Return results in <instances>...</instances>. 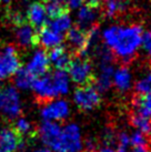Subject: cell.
I'll return each instance as SVG.
<instances>
[{
	"label": "cell",
	"mask_w": 151,
	"mask_h": 152,
	"mask_svg": "<svg viewBox=\"0 0 151 152\" xmlns=\"http://www.w3.org/2000/svg\"><path fill=\"white\" fill-rule=\"evenodd\" d=\"M141 37L142 28L140 25H132L127 28L114 26L103 32L106 45L112 50L116 60L122 64H129L134 60L136 51L141 43Z\"/></svg>",
	"instance_id": "obj_1"
},
{
	"label": "cell",
	"mask_w": 151,
	"mask_h": 152,
	"mask_svg": "<svg viewBox=\"0 0 151 152\" xmlns=\"http://www.w3.org/2000/svg\"><path fill=\"white\" fill-rule=\"evenodd\" d=\"M22 114L20 96L13 86L0 87V118L6 122Z\"/></svg>",
	"instance_id": "obj_2"
},
{
	"label": "cell",
	"mask_w": 151,
	"mask_h": 152,
	"mask_svg": "<svg viewBox=\"0 0 151 152\" xmlns=\"http://www.w3.org/2000/svg\"><path fill=\"white\" fill-rule=\"evenodd\" d=\"M68 72L72 81L79 86H89L95 83L96 76L92 70L91 60L87 55H80L72 57Z\"/></svg>",
	"instance_id": "obj_3"
},
{
	"label": "cell",
	"mask_w": 151,
	"mask_h": 152,
	"mask_svg": "<svg viewBox=\"0 0 151 152\" xmlns=\"http://www.w3.org/2000/svg\"><path fill=\"white\" fill-rule=\"evenodd\" d=\"M22 67L19 48L15 43L0 46V81L12 77Z\"/></svg>",
	"instance_id": "obj_4"
},
{
	"label": "cell",
	"mask_w": 151,
	"mask_h": 152,
	"mask_svg": "<svg viewBox=\"0 0 151 152\" xmlns=\"http://www.w3.org/2000/svg\"><path fill=\"white\" fill-rule=\"evenodd\" d=\"M31 89L34 90V102L40 107L47 106L60 96L56 88L55 82L52 80L50 71L41 77L34 78Z\"/></svg>",
	"instance_id": "obj_5"
},
{
	"label": "cell",
	"mask_w": 151,
	"mask_h": 152,
	"mask_svg": "<svg viewBox=\"0 0 151 152\" xmlns=\"http://www.w3.org/2000/svg\"><path fill=\"white\" fill-rule=\"evenodd\" d=\"M63 40H66V48L72 57L86 55L90 42V29L84 30L78 25L72 26L67 30Z\"/></svg>",
	"instance_id": "obj_6"
},
{
	"label": "cell",
	"mask_w": 151,
	"mask_h": 152,
	"mask_svg": "<svg viewBox=\"0 0 151 152\" xmlns=\"http://www.w3.org/2000/svg\"><path fill=\"white\" fill-rule=\"evenodd\" d=\"M75 102L80 110L90 111L101 104V97L95 86H79L75 91Z\"/></svg>",
	"instance_id": "obj_7"
},
{
	"label": "cell",
	"mask_w": 151,
	"mask_h": 152,
	"mask_svg": "<svg viewBox=\"0 0 151 152\" xmlns=\"http://www.w3.org/2000/svg\"><path fill=\"white\" fill-rule=\"evenodd\" d=\"M82 144L80 139L79 128L76 124H68L61 129V137L57 151L61 152H78L81 150Z\"/></svg>",
	"instance_id": "obj_8"
},
{
	"label": "cell",
	"mask_w": 151,
	"mask_h": 152,
	"mask_svg": "<svg viewBox=\"0 0 151 152\" xmlns=\"http://www.w3.org/2000/svg\"><path fill=\"white\" fill-rule=\"evenodd\" d=\"M12 29L16 38L15 45L19 49L28 50L38 46V30L34 29L27 21L13 27Z\"/></svg>",
	"instance_id": "obj_9"
},
{
	"label": "cell",
	"mask_w": 151,
	"mask_h": 152,
	"mask_svg": "<svg viewBox=\"0 0 151 152\" xmlns=\"http://www.w3.org/2000/svg\"><path fill=\"white\" fill-rule=\"evenodd\" d=\"M38 135L41 138L42 142L52 150L57 151L59 148L61 128L57 123L51 122L50 120H45L41 126L38 127Z\"/></svg>",
	"instance_id": "obj_10"
},
{
	"label": "cell",
	"mask_w": 151,
	"mask_h": 152,
	"mask_svg": "<svg viewBox=\"0 0 151 152\" xmlns=\"http://www.w3.org/2000/svg\"><path fill=\"white\" fill-rule=\"evenodd\" d=\"M22 140L13 124L6 126L0 130V152H17Z\"/></svg>",
	"instance_id": "obj_11"
},
{
	"label": "cell",
	"mask_w": 151,
	"mask_h": 152,
	"mask_svg": "<svg viewBox=\"0 0 151 152\" xmlns=\"http://www.w3.org/2000/svg\"><path fill=\"white\" fill-rule=\"evenodd\" d=\"M130 0H103L101 6L102 16L110 19H120L131 11Z\"/></svg>",
	"instance_id": "obj_12"
},
{
	"label": "cell",
	"mask_w": 151,
	"mask_h": 152,
	"mask_svg": "<svg viewBox=\"0 0 151 152\" xmlns=\"http://www.w3.org/2000/svg\"><path fill=\"white\" fill-rule=\"evenodd\" d=\"M27 21L34 29L40 30L48 22V16L42 1H34L26 11Z\"/></svg>",
	"instance_id": "obj_13"
},
{
	"label": "cell",
	"mask_w": 151,
	"mask_h": 152,
	"mask_svg": "<svg viewBox=\"0 0 151 152\" xmlns=\"http://www.w3.org/2000/svg\"><path fill=\"white\" fill-rule=\"evenodd\" d=\"M26 69L34 77H41L43 75H46L51 70L50 68V62L48 59V55L47 51L43 49L37 50L36 53L34 55L32 59L29 61V64H27Z\"/></svg>",
	"instance_id": "obj_14"
},
{
	"label": "cell",
	"mask_w": 151,
	"mask_h": 152,
	"mask_svg": "<svg viewBox=\"0 0 151 152\" xmlns=\"http://www.w3.org/2000/svg\"><path fill=\"white\" fill-rule=\"evenodd\" d=\"M47 55H48L49 62L54 64L58 70L67 71L71 62L72 56L70 55V52L67 50L66 47L62 45L54 47L47 51Z\"/></svg>",
	"instance_id": "obj_15"
},
{
	"label": "cell",
	"mask_w": 151,
	"mask_h": 152,
	"mask_svg": "<svg viewBox=\"0 0 151 152\" xmlns=\"http://www.w3.org/2000/svg\"><path fill=\"white\" fill-rule=\"evenodd\" d=\"M63 39L65 36L62 34L52 30L47 25L38 30V46L41 47L43 50H49L54 47L61 45Z\"/></svg>",
	"instance_id": "obj_16"
},
{
	"label": "cell",
	"mask_w": 151,
	"mask_h": 152,
	"mask_svg": "<svg viewBox=\"0 0 151 152\" xmlns=\"http://www.w3.org/2000/svg\"><path fill=\"white\" fill-rule=\"evenodd\" d=\"M69 113V107L67 101L59 100L50 102L47 106L42 107L41 115L45 120H63Z\"/></svg>",
	"instance_id": "obj_17"
},
{
	"label": "cell",
	"mask_w": 151,
	"mask_h": 152,
	"mask_svg": "<svg viewBox=\"0 0 151 152\" xmlns=\"http://www.w3.org/2000/svg\"><path fill=\"white\" fill-rule=\"evenodd\" d=\"M131 111L151 120V92L136 93L131 97Z\"/></svg>",
	"instance_id": "obj_18"
},
{
	"label": "cell",
	"mask_w": 151,
	"mask_h": 152,
	"mask_svg": "<svg viewBox=\"0 0 151 152\" xmlns=\"http://www.w3.org/2000/svg\"><path fill=\"white\" fill-rule=\"evenodd\" d=\"M98 18H99V9H92L84 6L78 13V20L76 25H78L80 28L84 30H89L92 26L99 23Z\"/></svg>",
	"instance_id": "obj_19"
},
{
	"label": "cell",
	"mask_w": 151,
	"mask_h": 152,
	"mask_svg": "<svg viewBox=\"0 0 151 152\" xmlns=\"http://www.w3.org/2000/svg\"><path fill=\"white\" fill-rule=\"evenodd\" d=\"M113 85L119 92H126L130 87L131 82V76L128 64H120L117 71L113 75Z\"/></svg>",
	"instance_id": "obj_20"
},
{
	"label": "cell",
	"mask_w": 151,
	"mask_h": 152,
	"mask_svg": "<svg viewBox=\"0 0 151 152\" xmlns=\"http://www.w3.org/2000/svg\"><path fill=\"white\" fill-rule=\"evenodd\" d=\"M41 1L45 4L47 16L51 20L70 12V8L66 4H61L56 0H41Z\"/></svg>",
	"instance_id": "obj_21"
},
{
	"label": "cell",
	"mask_w": 151,
	"mask_h": 152,
	"mask_svg": "<svg viewBox=\"0 0 151 152\" xmlns=\"http://www.w3.org/2000/svg\"><path fill=\"white\" fill-rule=\"evenodd\" d=\"M129 123L134 128H137L140 132H142L149 139L151 134V120L130 110L129 111Z\"/></svg>",
	"instance_id": "obj_22"
},
{
	"label": "cell",
	"mask_w": 151,
	"mask_h": 152,
	"mask_svg": "<svg viewBox=\"0 0 151 152\" xmlns=\"http://www.w3.org/2000/svg\"><path fill=\"white\" fill-rule=\"evenodd\" d=\"M12 77L13 78L11 82L17 88L21 89V90H27V89L31 88L32 81L34 80V77L26 68H22V67L19 68Z\"/></svg>",
	"instance_id": "obj_23"
},
{
	"label": "cell",
	"mask_w": 151,
	"mask_h": 152,
	"mask_svg": "<svg viewBox=\"0 0 151 152\" xmlns=\"http://www.w3.org/2000/svg\"><path fill=\"white\" fill-rule=\"evenodd\" d=\"M52 80L55 82V86L58 90L59 94H66L68 92V76L65 70H56L51 73Z\"/></svg>",
	"instance_id": "obj_24"
},
{
	"label": "cell",
	"mask_w": 151,
	"mask_h": 152,
	"mask_svg": "<svg viewBox=\"0 0 151 152\" xmlns=\"http://www.w3.org/2000/svg\"><path fill=\"white\" fill-rule=\"evenodd\" d=\"M47 26L52 30L57 31V32H60V34L67 31L70 28V26H71V20H70V17H69V13L62 15V16L56 18V19H52L51 21L48 20Z\"/></svg>",
	"instance_id": "obj_25"
},
{
	"label": "cell",
	"mask_w": 151,
	"mask_h": 152,
	"mask_svg": "<svg viewBox=\"0 0 151 152\" xmlns=\"http://www.w3.org/2000/svg\"><path fill=\"white\" fill-rule=\"evenodd\" d=\"M133 91L136 93H147L151 92V69L150 72L143 79L137 81L133 86Z\"/></svg>",
	"instance_id": "obj_26"
},
{
	"label": "cell",
	"mask_w": 151,
	"mask_h": 152,
	"mask_svg": "<svg viewBox=\"0 0 151 152\" xmlns=\"http://www.w3.org/2000/svg\"><path fill=\"white\" fill-rule=\"evenodd\" d=\"M129 143H131L133 147H147L149 149V147H148V138L140 131L134 132L133 135L131 137V139L129 140Z\"/></svg>",
	"instance_id": "obj_27"
},
{
	"label": "cell",
	"mask_w": 151,
	"mask_h": 152,
	"mask_svg": "<svg viewBox=\"0 0 151 152\" xmlns=\"http://www.w3.org/2000/svg\"><path fill=\"white\" fill-rule=\"evenodd\" d=\"M129 144V137L126 132H118L117 139V147H116V152H127V148Z\"/></svg>",
	"instance_id": "obj_28"
},
{
	"label": "cell",
	"mask_w": 151,
	"mask_h": 152,
	"mask_svg": "<svg viewBox=\"0 0 151 152\" xmlns=\"http://www.w3.org/2000/svg\"><path fill=\"white\" fill-rule=\"evenodd\" d=\"M141 43H142L143 50L147 52L149 56V59H151V31H146L141 37Z\"/></svg>",
	"instance_id": "obj_29"
},
{
	"label": "cell",
	"mask_w": 151,
	"mask_h": 152,
	"mask_svg": "<svg viewBox=\"0 0 151 152\" xmlns=\"http://www.w3.org/2000/svg\"><path fill=\"white\" fill-rule=\"evenodd\" d=\"M103 0H84V4L86 7L92 9H101Z\"/></svg>",
	"instance_id": "obj_30"
},
{
	"label": "cell",
	"mask_w": 151,
	"mask_h": 152,
	"mask_svg": "<svg viewBox=\"0 0 151 152\" xmlns=\"http://www.w3.org/2000/svg\"><path fill=\"white\" fill-rule=\"evenodd\" d=\"M69 2V8H78L84 4V0H68Z\"/></svg>",
	"instance_id": "obj_31"
},
{
	"label": "cell",
	"mask_w": 151,
	"mask_h": 152,
	"mask_svg": "<svg viewBox=\"0 0 151 152\" xmlns=\"http://www.w3.org/2000/svg\"><path fill=\"white\" fill-rule=\"evenodd\" d=\"M96 152H116V149L111 148V147H107V145H102L97 149Z\"/></svg>",
	"instance_id": "obj_32"
},
{
	"label": "cell",
	"mask_w": 151,
	"mask_h": 152,
	"mask_svg": "<svg viewBox=\"0 0 151 152\" xmlns=\"http://www.w3.org/2000/svg\"><path fill=\"white\" fill-rule=\"evenodd\" d=\"M131 152H149V149L147 147H133Z\"/></svg>",
	"instance_id": "obj_33"
},
{
	"label": "cell",
	"mask_w": 151,
	"mask_h": 152,
	"mask_svg": "<svg viewBox=\"0 0 151 152\" xmlns=\"http://www.w3.org/2000/svg\"><path fill=\"white\" fill-rule=\"evenodd\" d=\"M34 152H51L49 148H38Z\"/></svg>",
	"instance_id": "obj_34"
},
{
	"label": "cell",
	"mask_w": 151,
	"mask_h": 152,
	"mask_svg": "<svg viewBox=\"0 0 151 152\" xmlns=\"http://www.w3.org/2000/svg\"><path fill=\"white\" fill-rule=\"evenodd\" d=\"M148 147H149V152H151V134L148 139Z\"/></svg>",
	"instance_id": "obj_35"
},
{
	"label": "cell",
	"mask_w": 151,
	"mask_h": 152,
	"mask_svg": "<svg viewBox=\"0 0 151 152\" xmlns=\"http://www.w3.org/2000/svg\"><path fill=\"white\" fill-rule=\"evenodd\" d=\"M56 1H59V2H61V4H68V0H56Z\"/></svg>",
	"instance_id": "obj_36"
},
{
	"label": "cell",
	"mask_w": 151,
	"mask_h": 152,
	"mask_svg": "<svg viewBox=\"0 0 151 152\" xmlns=\"http://www.w3.org/2000/svg\"><path fill=\"white\" fill-rule=\"evenodd\" d=\"M148 66H149V68L151 69V59L148 60Z\"/></svg>",
	"instance_id": "obj_37"
},
{
	"label": "cell",
	"mask_w": 151,
	"mask_h": 152,
	"mask_svg": "<svg viewBox=\"0 0 151 152\" xmlns=\"http://www.w3.org/2000/svg\"><path fill=\"white\" fill-rule=\"evenodd\" d=\"M2 1H4V2H6V4H9L11 0H2Z\"/></svg>",
	"instance_id": "obj_38"
},
{
	"label": "cell",
	"mask_w": 151,
	"mask_h": 152,
	"mask_svg": "<svg viewBox=\"0 0 151 152\" xmlns=\"http://www.w3.org/2000/svg\"><path fill=\"white\" fill-rule=\"evenodd\" d=\"M56 152H61V151H56Z\"/></svg>",
	"instance_id": "obj_39"
}]
</instances>
